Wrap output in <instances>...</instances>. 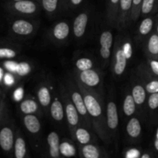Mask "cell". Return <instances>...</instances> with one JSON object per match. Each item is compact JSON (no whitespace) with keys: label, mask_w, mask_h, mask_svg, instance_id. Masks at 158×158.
<instances>
[{"label":"cell","mask_w":158,"mask_h":158,"mask_svg":"<svg viewBox=\"0 0 158 158\" xmlns=\"http://www.w3.org/2000/svg\"><path fill=\"white\" fill-rule=\"evenodd\" d=\"M143 0H133L132 12H131V22L136 23L140 18V9Z\"/></svg>","instance_id":"cell-36"},{"label":"cell","mask_w":158,"mask_h":158,"mask_svg":"<svg viewBox=\"0 0 158 158\" xmlns=\"http://www.w3.org/2000/svg\"><path fill=\"white\" fill-rule=\"evenodd\" d=\"M154 26H155V15L143 17L137 28V36H136L137 43L142 44L145 39L154 30Z\"/></svg>","instance_id":"cell-21"},{"label":"cell","mask_w":158,"mask_h":158,"mask_svg":"<svg viewBox=\"0 0 158 158\" xmlns=\"http://www.w3.org/2000/svg\"><path fill=\"white\" fill-rule=\"evenodd\" d=\"M19 80V78L16 77L15 74L6 71L4 74V77H3L2 85H4L6 87H12V86L17 84Z\"/></svg>","instance_id":"cell-37"},{"label":"cell","mask_w":158,"mask_h":158,"mask_svg":"<svg viewBox=\"0 0 158 158\" xmlns=\"http://www.w3.org/2000/svg\"><path fill=\"white\" fill-rule=\"evenodd\" d=\"M130 89L137 106V116L144 120L148 113V94L134 73L131 77Z\"/></svg>","instance_id":"cell-10"},{"label":"cell","mask_w":158,"mask_h":158,"mask_svg":"<svg viewBox=\"0 0 158 158\" xmlns=\"http://www.w3.org/2000/svg\"><path fill=\"white\" fill-rule=\"evenodd\" d=\"M79 155L84 158L107 157L108 154L95 143H89L84 145H79Z\"/></svg>","instance_id":"cell-24"},{"label":"cell","mask_w":158,"mask_h":158,"mask_svg":"<svg viewBox=\"0 0 158 158\" xmlns=\"http://www.w3.org/2000/svg\"><path fill=\"white\" fill-rule=\"evenodd\" d=\"M19 110L21 113L22 115H27V114H36L38 116H41L43 113L40 103L37 100L33 97H24L23 100L19 103Z\"/></svg>","instance_id":"cell-22"},{"label":"cell","mask_w":158,"mask_h":158,"mask_svg":"<svg viewBox=\"0 0 158 158\" xmlns=\"http://www.w3.org/2000/svg\"><path fill=\"white\" fill-rule=\"evenodd\" d=\"M24 88L23 86H18L12 93V99L17 103H19L21 100H23L24 99Z\"/></svg>","instance_id":"cell-39"},{"label":"cell","mask_w":158,"mask_h":158,"mask_svg":"<svg viewBox=\"0 0 158 158\" xmlns=\"http://www.w3.org/2000/svg\"><path fill=\"white\" fill-rule=\"evenodd\" d=\"M60 138L56 131H51L46 137L47 154L49 157L58 158L61 156L60 151Z\"/></svg>","instance_id":"cell-26"},{"label":"cell","mask_w":158,"mask_h":158,"mask_svg":"<svg viewBox=\"0 0 158 158\" xmlns=\"http://www.w3.org/2000/svg\"><path fill=\"white\" fill-rule=\"evenodd\" d=\"M140 155H141V153L138 149L131 148L125 152L124 157L126 158H139L140 157Z\"/></svg>","instance_id":"cell-41"},{"label":"cell","mask_w":158,"mask_h":158,"mask_svg":"<svg viewBox=\"0 0 158 158\" xmlns=\"http://www.w3.org/2000/svg\"><path fill=\"white\" fill-rule=\"evenodd\" d=\"M83 2H84V0H69L68 10H69V9L73 10V9H77L79 6H80L83 4Z\"/></svg>","instance_id":"cell-42"},{"label":"cell","mask_w":158,"mask_h":158,"mask_svg":"<svg viewBox=\"0 0 158 158\" xmlns=\"http://www.w3.org/2000/svg\"><path fill=\"white\" fill-rule=\"evenodd\" d=\"M40 21L33 18L18 17L9 24V33L13 39H28L33 36L40 28Z\"/></svg>","instance_id":"cell-5"},{"label":"cell","mask_w":158,"mask_h":158,"mask_svg":"<svg viewBox=\"0 0 158 158\" xmlns=\"http://www.w3.org/2000/svg\"><path fill=\"white\" fill-rule=\"evenodd\" d=\"M126 136L131 143H138L142 136V125L138 116H134L128 120L126 125Z\"/></svg>","instance_id":"cell-20"},{"label":"cell","mask_w":158,"mask_h":158,"mask_svg":"<svg viewBox=\"0 0 158 158\" xmlns=\"http://www.w3.org/2000/svg\"><path fill=\"white\" fill-rule=\"evenodd\" d=\"M27 145L26 139L20 129L17 127L13 148V156L15 158H26L27 156Z\"/></svg>","instance_id":"cell-27"},{"label":"cell","mask_w":158,"mask_h":158,"mask_svg":"<svg viewBox=\"0 0 158 158\" xmlns=\"http://www.w3.org/2000/svg\"><path fill=\"white\" fill-rule=\"evenodd\" d=\"M154 30L156 31V32H157L158 35V12L155 15V26H154Z\"/></svg>","instance_id":"cell-46"},{"label":"cell","mask_w":158,"mask_h":158,"mask_svg":"<svg viewBox=\"0 0 158 158\" xmlns=\"http://www.w3.org/2000/svg\"><path fill=\"white\" fill-rule=\"evenodd\" d=\"M73 140L63 139L60 142V151L61 156L65 157H73L77 155V148L73 143Z\"/></svg>","instance_id":"cell-33"},{"label":"cell","mask_w":158,"mask_h":158,"mask_svg":"<svg viewBox=\"0 0 158 158\" xmlns=\"http://www.w3.org/2000/svg\"><path fill=\"white\" fill-rule=\"evenodd\" d=\"M60 11L68 10L69 0H60Z\"/></svg>","instance_id":"cell-43"},{"label":"cell","mask_w":158,"mask_h":158,"mask_svg":"<svg viewBox=\"0 0 158 158\" xmlns=\"http://www.w3.org/2000/svg\"><path fill=\"white\" fill-rule=\"evenodd\" d=\"M92 130L89 129L83 125H80L77 128L74 134V142H77L78 145H84L89 143H95V137Z\"/></svg>","instance_id":"cell-29"},{"label":"cell","mask_w":158,"mask_h":158,"mask_svg":"<svg viewBox=\"0 0 158 158\" xmlns=\"http://www.w3.org/2000/svg\"><path fill=\"white\" fill-rule=\"evenodd\" d=\"M3 67H0V84H2L3 81V77H4L5 70Z\"/></svg>","instance_id":"cell-45"},{"label":"cell","mask_w":158,"mask_h":158,"mask_svg":"<svg viewBox=\"0 0 158 158\" xmlns=\"http://www.w3.org/2000/svg\"><path fill=\"white\" fill-rule=\"evenodd\" d=\"M154 148L156 151H158V140H154Z\"/></svg>","instance_id":"cell-48"},{"label":"cell","mask_w":158,"mask_h":158,"mask_svg":"<svg viewBox=\"0 0 158 158\" xmlns=\"http://www.w3.org/2000/svg\"><path fill=\"white\" fill-rule=\"evenodd\" d=\"M9 114H10V111H9L8 102L6 99H4V100L0 104V127L3 124V123H4L6 119L7 118Z\"/></svg>","instance_id":"cell-38"},{"label":"cell","mask_w":158,"mask_h":158,"mask_svg":"<svg viewBox=\"0 0 158 158\" xmlns=\"http://www.w3.org/2000/svg\"><path fill=\"white\" fill-rule=\"evenodd\" d=\"M42 9L49 16H54L60 11V0H40Z\"/></svg>","instance_id":"cell-32"},{"label":"cell","mask_w":158,"mask_h":158,"mask_svg":"<svg viewBox=\"0 0 158 158\" xmlns=\"http://www.w3.org/2000/svg\"><path fill=\"white\" fill-rule=\"evenodd\" d=\"M74 69L78 71L87 70L95 67L94 60L88 56H77L73 60Z\"/></svg>","instance_id":"cell-31"},{"label":"cell","mask_w":158,"mask_h":158,"mask_svg":"<svg viewBox=\"0 0 158 158\" xmlns=\"http://www.w3.org/2000/svg\"><path fill=\"white\" fill-rule=\"evenodd\" d=\"M64 83L71 100L78 110L83 125L93 131L92 123H91V120L89 118V114H88L87 109L85 104L83 95L72 74H69L66 77Z\"/></svg>","instance_id":"cell-2"},{"label":"cell","mask_w":158,"mask_h":158,"mask_svg":"<svg viewBox=\"0 0 158 158\" xmlns=\"http://www.w3.org/2000/svg\"><path fill=\"white\" fill-rule=\"evenodd\" d=\"M142 47L147 58L158 60V35L155 30L145 39Z\"/></svg>","instance_id":"cell-23"},{"label":"cell","mask_w":158,"mask_h":158,"mask_svg":"<svg viewBox=\"0 0 158 158\" xmlns=\"http://www.w3.org/2000/svg\"><path fill=\"white\" fill-rule=\"evenodd\" d=\"M59 92H60V97H61L63 106H64L65 117H66L68 130H69L71 138L74 141V134H75L76 130L79 126L83 125L81 118L75 105L73 104L69 97L64 82H62L59 84Z\"/></svg>","instance_id":"cell-4"},{"label":"cell","mask_w":158,"mask_h":158,"mask_svg":"<svg viewBox=\"0 0 158 158\" xmlns=\"http://www.w3.org/2000/svg\"><path fill=\"white\" fill-rule=\"evenodd\" d=\"M158 111V93L148 94V113L153 117Z\"/></svg>","instance_id":"cell-35"},{"label":"cell","mask_w":158,"mask_h":158,"mask_svg":"<svg viewBox=\"0 0 158 158\" xmlns=\"http://www.w3.org/2000/svg\"><path fill=\"white\" fill-rule=\"evenodd\" d=\"M22 46L12 42H0V61L15 59L20 54Z\"/></svg>","instance_id":"cell-25"},{"label":"cell","mask_w":158,"mask_h":158,"mask_svg":"<svg viewBox=\"0 0 158 158\" xmlns=\"http://www.w3.org/2000/svg\"><path fill=\"white\" fill-rule=\"evenodd\" d=\"M72 75L73 78L83 86L104 95L103 87V73L100 69L97 68H93L83 71L73 69Z\"/></svg>","instance_id":"cell-8"},{"label":"cell","mask_w":158,"mask_h":158,"mask_svg":"<svg viewBox=\"0 0 158 158\" xmlns=\"http://www.w3.org/2000/svg\"><path fill=\"white\" fill-rule=\"evenodd\" d=\"M4 99H6V97H5V95L3 94V93L1 91V89H0V104H1L2 102L4 100Z\"/></svg>","instance_id":"cell-47"},{"label":"cell","mask_w":158,"mask_h":158,"mask_svg":"<svg viewBox=\"0 0 158 158\" xmlns=\"http://www.w3.org/2000/svg\"><path fill=\"white\" fill-rule=\"evenodd\" d=\"M16 130L17 127L15 120L12 118L11 114H9L0 127V149L5 155L9 157L13 155Z\"/></svg>","instance_id":"cell-9"},{"label":"cell","mask_w":158,"mask_h":158,"mask_svg":"<svg viewBox=\"0 0 158 158\" xmlns=\"http://www.w3.org/2000/svg\"><path fill=\"white\" fill-rule=\"evenodd\" d=\"M158 12V0H143L140 9V17L154 15Z\"/></svg>","instance_id":"cell-34"},{"label":"cell","mask_w":158,"mask_h":158,"mask_svg":"<svg viewBox=\"0 0 158 158\" xmlns=\"http://www.w3.org/2000/svg\"><path fill=\"white\" fill-rule=\"evenodd\" d=\"M106 120L111 141L117 145L119 136L118 107L115 100L114 89H110L106 101Z\"/></svg>","instance_id":"cell-7"},{"label":"cell","mask_w":158,"mask_h":158,"mask_svg":"<svg viewBox=\"0 0 158 158\" xmlns=\"http://www.w3.org/2000/svg\"><path fill=\"white\" fill-rule=\"evenodd\" d=\"M7 1H11V2H16V1H21V0H7Z\"/></svg>","instance_id":"cell-50"},{"label":"cell","mask_w":158,"mask_h":158,"mask_svg":"<svg viewBox=\"0 0 158 158\" xmlns=\"http://www.w3.org/2000/svg\"><path fill=\"white\" fill-rule=\"evenodd\" d=\"M124 35L120 34L114 40V49L111 57V72L115 79H120L126 73L128 61L131 57L128 56L123 44Z\"/></svg>","instance_id":"cell-3"},{"label":"cell","mask_w":158,"mask_h":158,"mask_svg":"<svg viewBox=\"0 0 158 158\" xmlns=\"http://www.w3.org/2000/svg\"><path fill=\"white\" fill-rule=\"evenodd\" d=\"M22 122L28 135L32 139H37L40 136L42 131V123L40 116L36 114L23 115Z\"/></svg>","instance_id":"cell-19"},{"label":"cell","mask_w":158,"mask_h":158,"mask_svg":"<svg viewBox=\"0 0 158 158\" xmlns=\"http://www.w3.org/2000/svg\"><path fill=\"white\" fill-rule=\"evenodd\" d=\"M49 115L50 116L52 121L55 122L57 124H63L64 120L66 119L64 106H63V101L60 97L59 89L57 92L53 91L52 100L49 106Z\"/></svg>","instance_id":"cell-18"},{"label":"cell","mask_w":158,"mask_h":158,"mask_svg":"<svg viewBox=\"0 0 158 158\" xmlns=\"http://www.w3.org/2000/svg\"><path fill=\"white\" fill-rule=\"evenodd\" d=\"M90 10L84 9L75 17L73 23L72 32L74 39L80 43L85 38L87 32L88 26L90 21Z\"/></svg>","instance_id":"cell-13"},{"label":"cell","mask_w":158,"mask_h":158,"mask_svg":"<svg viewBox=\"0 0 158 158\" xmlns=\"http://www.w3.org/2000/svg\"><path fill=\"white\" fill-rule=\"evenodd\" d=\"M145 62H146L150 70L158 77V60L147 58V60Z\"/></svg>","instance_id":"cell-40"},{"label":"cell","mask_w":158,"mask_h":158,"mask_svg":"<svg viewBox=\"0 0 158 158\" xmlns=\"http://www.w3.org/2000/svg\"><path fill=\"white\" fill-rule=\"evenodd\" d=\"M2 65V67L6 71L15 74L19 79L27 77L32 71V64L27 61L16 62L12 60H4Z\"/></svg>","instance_id":"cell-17"},{"label":"cell","mask_w":158,"mask_h":158,"mask_svg":"<svg viewBox=\"0 0 158 158\" xmlns=\"http://www.w3.org/2000/svg\"><path fill=\"white\" fill-rule=\"evenodd\" d=\"M77 83L83 95L85 104L92 123L93 131L106 146H109L112 141L106 126V103H104L103 95L85 87L77 81Z\"/></svg>","instance_id":"cell-1"},{"label":"cell","mask_w":158,"mask_h":158,"mask_svg":"<svg viewBox=\"0 0 158 158\" xmlns=\"http://www.w3.org/2000/svg\"><path fill=\"white\" fill-rule=\"evenodd\" d=\"M122 109H123V115L127 118L130 119L134 116L137 115V106L136 105L135 101H134V97L131 94L130 86L129 89H126L124 93Z\"/></svg>","instance_id":"cell-28"},{"label":"cell","mask_w":158,"mask_h":158,"mask_svg":"<svg viewBox=\"0 0 158 158\" xmlns=\"http://www.w3.org/2000/svg\"><path fill=\"white\" fill-rule=\"evenodd\" d=\"M155 140H158V127L157 129V132H156V136H155Z\"/></svg>","instance_id":"cell-49"},{"label":"cell","mask_w":158,"mask_h":158,"mask_svg":"<svg viewBox=\"0 0 158 158\" xmlns=\"http://www.w3.org/2000/svg\"><path fill=\"white\" fill-rule=\"evenodd\" d=\"M6 12L17 17L34 18L40 13L42 9L40 0L7 1L4 5Z\"/></svg>","instance_id":"cell-6"},{"label":"cell","mask_w":158,"mask_h":158,"mask_svg":"<svg viewBox=\"0 0 158 158\" xmlns=\"http://www.w3.org/2000/svg\"><path fill=\"white\" fill-rule=\"evenodd\" d=\"M52 96L53 92L49 82L44 80L39 83L36 88V100L46 114H49Z\"/></svg>","instance_id":"cell-15"},{"label":"cell","mask_w":158,"mask_h":158,"mask_svg":"<svg viewBox=\"0 0 158 158\" xmlns=\"http://www.w3.org/2000/svg\"><path fill=\"white\" fill-rule=\"evenodd\" d=\"M133 0H120L117 12V23L115 28L118 30H123L129 26L131 22Z\"/></svg>","instance_id":"cell-16"},{"label":"cell","mask_w":158,"mask_h":158,"mask_svg":"<svg viewBox=\"0 0 158 158\" xmlns=\"http://www.w3.org/2000/svg\"><path fill=\"white\" fill-rule=\"evenodd\" d=\"M154 157H156V155L151 151H146L140 155V158H151Z\"/></svg>","instance_id":"cell-44"},{"label":"cell","mask_w":158,"mask_h":158,"mask_svg":"<svg viewBox=\"0 0 158 158\" xmlns=\"http://www.w3.org/2000/svg\"><path fill=\"white\" fill-rule=\"evenodd\" d=\"M134 73L143 85L148 94L158 93V77L150 70L146 62L140 63L135 68Z\"/></svg>","instance_id":"cell-11"},{"label":"cell","mask_w":158,"mask_h":158,"mask_svg":"<svg viewBox=\"0 0 158 158\" xmlns=\"http://www.w3.org/2000/svg\"><path fill=\"white\" fill-rule=\"evenodd\" d=\"M100 58L103 67H106L110 64L114 49V35L110 29H103L100 32Z\"/></svg>","instance_id":"cell-12"},{"label":"cell","mask_w":158,"mask_h":158,"mask_svg":"<svg viewBox=\"0 0 158 158\" xmlns=\"http://www.w3.org/2000/svg\"><path fill=\"white\" fill-rule=\"evenodd\" d=\"M120 1V0H106V23L113 28H115L116 26Z\"/></svg>","instance_id":"cell-30"},{"label":"cell","mask_w":158,"mask_h":158,"mask_svg":"<svg viewBox=\"0 0 158 158\" xmlns=\"http://www.w3.org/2000/svg\"><path fill=\"white\" fill-rule=\"evenodd\" d=\"M70 32L71 27L69 22L60 21L51 27L48 35L53 44L61 46L68 41Z\"/></svg>","instance_id":"cell-14"}]
</instances>
